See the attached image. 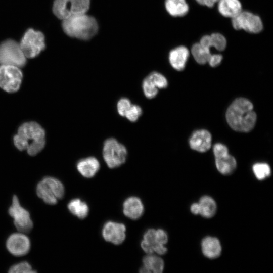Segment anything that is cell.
Wrapping results in <instances>:
<instances>
[{"mask_svg":"<svg viewBox=\"0 0 273 273\" xmlns=\"http://www.w3.org/2000/svg\"><path fill=\"white\" fill-rule=\"evenodd\" d=\"M126 227L123 223L109 221L104 224L102 235L104 239L115 245L123 243L126 237Z\"/></svg>","mask_w":273,"mask_h":273,"instance_id":"14","label":"cell"},{"mask_svg":"<svg viewBox=\"0 0 273 273\" xmlns=\"http://www.w3.org/2000/svg\"><path fill=\"white\" fill-rule=\"evenodd\" d=\"M143 266L140 272L144 273H161L163 272L164 263L163 259L156 255L148 254L143 259Z\"/></svg>","mask_w":273,"mask_h":273,"instance_id":"20","label":"cell"},{"mask_svg":"<svg viewBox=\"0 0 273 273\" xmlns=\"http://www.w3.org/2000/svg\"><path fill=\"white\" fill-rule=\"evenodd\" d=\"M19 44L26 58H34L46 47L44 36L41 32L30 28L24 33Z\"/></svg>","mask_w":273,"mask_h":273,"instance_id":"7","label":"cell"},{"mask_svg":"<svg viewBox=\"0 0 273 273\" xmlns=\"http://www.w3.org/2000/svg\"><path fill=\"white\" fill-rule=\"evenodd\" d=\"M191 148L199 152H205L210 149L211 146V135L205 129L195 131L191 135L189 140Z\"/></svg>","mask_w":273,"mask_h":273,"instance_id":"15","label":"cell"},{"mask_svg":"<svg viewBox=\"0 0 273 273\" xmlns=\"http://www.w3.org/2000/svg\"><path fill=\"white\" fill-rule=\"evenodd\" d=\"M191 212L195 215L199 214L200 207L198 203H195L191 205L190 207Z\"/></svg>","mask_w":273,"mask_h":273,"instance_id":"36","label":"cell"},{"mask_svg":"<svg viewBox=\"0 0 273 273\" xmlns=\"http://www.w3.org/2000/svg\"><path fill=\"white\" fill-rule=\"evenodd\" d=\"M203 254L208 258L214 259L219 257L221 252L219 241L215 237H206L201 243Z\"/></svg>","mask_w":273,"mask_h":273,"instance_id":"19","label":"cell"},{"mask_svg":"<svg viewBox=\"0 0 273 273\" xmlns=\"http://www.w3.org/2000/svg\"><path fill=\"white\" fill-rule=\"evenodd\" d=\"M189 52L184 46H179L171 51L169 55V60L173 68L182 71L185 67Z\"/></svg>","mask_w":273,"mask_h":273,"instance_id":"17","label":"cell"},{"mask_svg":"<svg viewBox=\"0 0 273 273\" xmlns=\"http://www.w3.org/2000/svg\"><path fill=\"white\" fill-rule=\"evenodd\" d=\"M131 105L132 104L128 99L126 98L120 99L117 104V109L119 114L121 116L124 117Z\"/></svg>","mask_w":273,"mask_h":273,"instance_id":"33","label":"cell"},{"mask_svg":"<svg viewBox=\"0 0 273 273\" xmlns=\"http://www.w3.org/2000/svg\"><path fill=\"white\" fill-rule=\"evenodd\" d=\"M218 9L224 17L233 18L242 11L241 4L239 0H219Z\"/></svg>","mask_w":273,"mask_h":273,"instance_id":"21","label":"cell"},{"mask_svg":"<svg viewBox=\"0 0 273 273\" xmlns=\"http://www.w3.org/2000/svg\"><path fill=\"white\" fill-rule=\"evenodd\" d=\"M200 44L214 47L216 50L221 51L225 49L226 45V40L225 37L221 34L215 33L210 35H205L202 37Z\"/></svg>","mask_w":273,"mask_h":273,"instance_id":"23","label":"cell"},{"mask_svg":"<svg viewBox=\"0 0 273 273\" xmlns=\"http://www.w3.org/2000/svg\"><path fill=\"white\" fill-rule=\"evenodd\" d=\"M215 165L218 171L223 175L232 174L236 169L237 162L235 158L229 154L227 147L220 143L213 146Z\"/></svg>","mask_w":273,"mask_h":273,"instance_id":"10","label":"cell"},{"mask_svg":"<svg viewBox=\"0 0 273 273\" xmlns=\"http://www.w3.org/2000/svg\"><path fill=\"white\" fill-rule=\"evenodd\" d=\"M29 238L23 233L11 234L7 239L6 247L9 252L15 256H22L27 254L30 249Z\"/></svg>","mask_w":273,"mask_h":273,"instance_id":"12","label":"cell"},{"mask_svg":"<svg viewBox=\"0 0 273 273\" xmlns=\"http://www.w3.org/2000/svg\"><path fill=\"white\" fill-rule=\"evenodd\" d=\"M31 265L26 261H23L12 265L9 270L10 273H34Z\"/></svg>","mask_w":273,"mask_h":273,"instance_id":"30","label":"cell"},{"mask_svg":"<svg viewBox=\"0 0 273 273\" xmlns=\"http://www.w3.org/2000/svg\"><path fill=\"white\" fill-rule=\"evenodd\" d=\"M127 155L126 147L115 139L109 138L104 142L103 157L110 168H116L123 164L126 160Z\"/></svg>","mask_w":273,"mask_h":273,"instance_id":"5","label":"cell"},{"mask_svg":"<svg viewBox=\"0 0 273 273\" xmlns=\"http://www.w3.org/2000/svg\"><path fill=\"white\" fill-rule=\"evenodd\" d=\"M156 239L158 244L165 245L168 241L167 233L162 229L156 230Z\"/></svg>","mask_w":273,"mask_h":273,"instance_id":"34","label":"cell"},{"mask_svg":"<svg viewBox=\"0 0 273 273\" xmlns=\"http://www.w3.org/2000/svg\"><path fill=\"white\" fill-rule=\"evenodd\" d=\"M67 207L72 214L80 219L85 218L89 211L87 204L78 198L71 200L68 204Z\"/></svg>","mask_w":273,"mask_h":273,"instance_id":"26","label":"cell"},{"mask_svg":"<svg viewBox=\"0 0 273 273\" xmlns=\"http://www.w3.org/2000/svg\"><path fill=\"white\" fill-rule=\"evenodd\" d=\"M200 213L203 217L210 218L213 217L216 211V204L212 198L208 196L202 197L198 202Z\"/></svg>","mask_w":273,"mask_h":273,"instance_id":"24","label":"cell"},{"mask_svg":"<svg viewBox=\"0 0 273 273\" xmlns=\"http://www.w3.org/2000/svg\"><path fill=\"white\" fill-rule=\"evenodd\" d=\"M232 19V25L236 30L243 29L250 33L260 32L263 24L260 17L248 11H241Z\"/></svg>","mask_w":273,"mask_h":273,"instance_id":"11","label":"cell"},{"mask_svg":"<svg viewBox=\"0 0 273 273\" xmlns=\"http://www.w3.org/2000/svg\"><path fill=\"white\" fill-rule=\"evenodd\" d=\"M78 172L86 178L95 175L100 169V163L94 157H88L80 160L76 165Z\"/></svg>","mask_w":273,"mask_h":273,"instance_id":"18","label":"cell"},{"mask_svg":"<svg viewBox=\"0 0 273 273\" xmlns=\"http://www.w3.org/2000/svg\"><path fill=\"white\" fill-rule=\"evenodd\" d=\"M90 0H55L53 12L58 18L63 20L73 15L86 13Z\"/></svg>","mask_w":273,"mask_h":273,"instance_id":"6","label":"cell"},{"mask_svg":"<svg viewBox=\"0 0 273 273\" xmlns=\"http://www.w3.org/2000/svg\"><path fill=\"white\" fill-rule=\"evenodd\" d=\"M199 4L206 6L208 7H212L214 6L215 3L217 2L219 0H196Z\"/></svg>","mask_w":273,"mask_h":273,"instance_id":"35","label":"cell"},{"mask_svg":"<svg viewBox=\"0 0 273 273\" xmlns=\"http://www.w3.org/2000/svg\"><path fill=\"white\" fill-rule=\"evenodd\" d=\"M142 113V110L140 106L132 104L124 117L131 122H135L139 119Z\"/></svg>","mask_w":273,"mask_h":273,"instance_id":"32","label":"cell"},{"mask_svg":"<svg viewBox=\"0 0 273 273\" xmlns=\"http://www.w3.org/2000/svg\"><path fill=\"white\" fill-rule=\"evenodd\" d=\"M165 5L167 11L174 17L183 16L189 11V6L185 0H166Z\"/></svg>","mask_w":273,"mask_h":273,"instance_id":"22","label":"cell"},{"mask_svg":"<svg viewBox=\"0 0 273 273\" xmlns=\"http://www.w3.org/2000/svg\"><path fill=\"white\" fill-rule=\"evenodd\" d=\"M158 88H166L168 85L166 78L161 74L157 72H153L148 75Z\"/></svg>","mask_w":273,"mask_h":273,"instance_id":"31","label":"cell"},{"mask_svg":"<svg viewBox=\"0 0 273 273\" xmlns=\"http://www.w3.org/2000/svg\"><path fill=\"white\" fill-rule=\"evenodd\" d=\"M62 28L68 36L82 40H88L98 32L96 20L86 13L71 16L62 20Z\"/></svg>","mask_w":273,"mask_h":273,"instance_id":"3","label":"cell"},{"mask_svg":"<svg viewBox=\"0 0 273 273\" xmlns=\"http://www.w3.org/2000/svg\"><path fill=\"white\" fill-rule=\"evenodd\" d=\"M210 48L199 42L196 43L193 46L191 53L198 63L205 64L208 63L211 67H216L220 64L222 56L220 54H211Z\"/></svg>","mask_w":273,"mask_h":273,"instance_id":"13","label":"cell"},{"mask_svg":"<svg viewBox=\"0 0 273 273\" xmlns=\"http://www.w3.org/2000/svg\"><path fill=\"white\" fill-rule=\"evenodd\" d=\"M26 57L19 43L13 39H7L0 43V65H10L19 68L25 66Z\"/></svg>","mask_w":273,"mask_h":273,"instance_id":"4","label":"cell"},{"mask_svg":"<svg viewBox=\"0 0 273 273\" xmlns=\"http://www.w3.org/2000/svg\"><path fill=\"white\" fill-rule=\"evenodd\" d=\"M9 215L13 218L14 223L18 231L28 233L33 228V222L29 212L22 207L17 196L14 195L12 202L8 210Z\"/></svg>","mask_w":273,"mask_h":273,"instance_id":"9","label":"cell"},{"mask_svg":"<svg viewBox=\"0 0 273 273\" xmlns=\"http://www.w3.org/2000/svg\"><path fill=\"white\" fill-rule=\"evenodd\" d=\"M36 194L47 204L55 205L57 203L58 199L43 179L36 186Z\"/></svg>","mask_w":273,"mask_h":273,"instance_id":"25","label":"cell"},{"mask_svg":"<svg viewBox=\"0 0 273 273\" xmlns=\"http://www.w3.org/2000/svg\"><path fill=\"white\" fill-rule=\"evenodd\" d=\"M144 211L143 204L141 199L137 197H129L123 202V213L131 219H139L143 215Z\"/></svg>","mask_w":273,"mask_h":273,"instance_id":"16","label":"cell"},{"mask_svg":"<svg viewBox=\"0 0 273 273\" xmlns=\"http://www.w3.org/2000/svg\"><path fill=\"white\" fill-rule=\"evenodd\" d=\"M142 87L145 96L148 99L154 98L158 93V88L148 76L143 80Z\"/></svg>","mask_w":273,"mask_h":273,"instance_id":"29","label":"cell"},{"mask_svg":"<svg viewBox=\"0 0 273 273\" xmlns=\"http://www.w3.org/2000/svg\"><path fill=\"white\" fill-rule=\"evenodd\" d=\"M256 118L253 104L244 98L234 100L226 113L229 125L233 129L239 132L250 131L255 125Z\"/></svg>","mask_w":273,"mask_h":273,"instance_id":"1","label":"cell"},{"mask_svg":"<svg viewBox=\"0 0 273 273\" xmlns=\"http://www.w3.org/2000/svg\"><path fill=\"white\" fill-rule=\"evenodd\" d=\"M42 179L49 186L58 200L63 197L65 193L64 187L59 180L50 176L46 177Z\"/></svg>","mask_w":273,"mask_h":273,"instance_id":"27","label":"cell"},{"mask_svg":"<svg viewBox=\"0 0 273 273\" xmlns=\"http://www.w3.org/2000/svg\"><path fill=\"white\" fill-rule=\"evenodd\" d=\"M252 169L255 177L258 180H263L270 175V168L267 163H256L253 166Z\"/></svg>","mask_w":273,"mask_h":273,"instance_id":"28","label":"cell"},{"mask_svg":"<svg viewBox=\"0 0 273 273\" xmlns=\"http://www.w3.org/2000/svg\"><path fill=\"white\" fill-rule=\"evenodd\" d=\"M22 73L19 67L0 65V87L9 93L17 91L21 85Z\"/></svg>","mask_w":273,"mask_h":273,"instance_id":"8","label":"cell"},{"mask_svg":"<svg viewBox=\"0 0 273 273\" xmlns=\"http://www.w3.org/2000/svg\"><path fill=\"white\" fill-rule=\"evenodd\" d=\"M15 147L20 151L27 150L30 156H34L44 148L45 132L41 126L35 122L22 124L14 137Z\"/></svg>","mask_w":273,"mask_h":273,"instance_id":"2","label":"cell"}]
</instances>
